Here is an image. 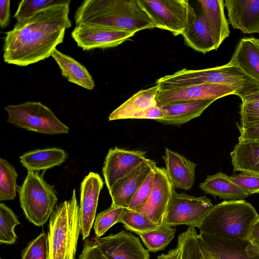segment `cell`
<instances>
[{"instance_id":"cell-9","label":"cell","mask_w":259,"mask_h":259,"mask_svg":"<svg viewBox=\"0 0 259 259\" xmlns=\"http://www.w3.org/2000/svg\"><path fill=\"white\" fill-rule=\"evenodd\" d=\"M213 206L206 196L196 197L175 191L162 225L171 227L185 225L198 228Z\"/></svg>"},{"instance_id":"cell-36","label":"cell","mask_w":259,"mask_h":259,"mask_svg":"<svg viewBox=\"0 0 259 259\" xmlns=\"http://www.w3.org/2000/svg\"><path fill=\"white\" fill-rule=\"evenodd\" d=\"M155 168L152 170L147 176L136 192L128 207L126 209L136 210L144 205L147 201L153 187Z\"/></svg>"},{"instance_id":"cell-18","label":"cell","mask_w":259,"mask_h":259,"mask_svg":"<svg viewBox=\"0 0 259 259\" xmlns=\"http://www.w3.org/2000/svg\"><path fill=\"white\" fill-rule=\"evenodd\" d=\"M162 158L166 174L174 187L190 190L195 183L197 164L168 148H165Z\"/></svg>"},{"instance_id":"cell-10","label":"cell","mask_w":259,"mask_h":259,"mask_svg":"<svg viewBox=\"0 0 259 259\" xmlns=\"http://www.w3.org/2000/svg\"><path fill=\"white\" fill-rule=\"evenodd\" d=\"M229 95H236L229 87L217 83H204L171 88L159 87L156 96L157 105L204 100H217Z\"/></svg>"},{"instance_id":"cell-28","label":"cell","mask_w":259,"mask_h":259,"mask_svg":"<svg viewBox=\"0 0 259 259\" xmlns=\"http://www.w3.org/2000/svg\"><path fill=\"white\" fill-rule=\"evenodd\" d=\"M188 46L203 54L215 50L205 17L201 12L197 15L194 24L182 35Z\"/></svg>"},{"instance_id":"cell-23","label":"cell","mask_w":259,"mask_h":259,"mask_svg":"<svg viewBox=\"0 0 259 259\" xmlns=\"http://www.w3.org/2000/svg\"><path fill=\"white\" fill-rule=\"evenodd\" d=\"M67 153L56 147L36 149L28 151L19 157L20 162L27 171H44L60 166L65 162Z\"/></svg>"},{"instance_id":"cell-5","label":"cell","mask_w":259,"mask_h":259,"mask_svg":"<svg viewBox=\"0 0 259 259\" xmlns=\"http://www.w3.org/2000/svg\"><path fill=\"white\" fill-rule=\"evenodd\" d=\"M44 173L28 171L18 192L26 218L36 226H42L54 210L58 198L54 186L44 179Z\"/></svg>"},{"instance_id":"cell-42","label":"cell","mask_w":259,"mask_h":259,"mask_svg":"<svg viewBox=\"0 0 259 259\" xmlns=\"http://www.w3.org/2000/svg\"><path fill=\"white\" fill-rule=\"evenodd\" d=\"M10 18V1H0V25L2 29L7 27Z\"/></svg>"},{"instance_id":"cell-33","label":"cell","mask_w":259,"mask_h":259,"mask_svg":"<svg viewBox=\"0 0 259 259\" xmlns=\"http://www.w3.org/2000/svg\"><path fill=\"white\" fill-rule=\"evenodd\" d=\"M124 209L123 207L111 205L99 213L94 224L96 236L101 237L114 225L119 223Z\"/></svg>"},{"instance_id":"cell-38","label":"cell","mask_w":259,"mask_h":259,"mask_svg":"<svg viewBox=\"0 0 259 259\" xmlns=\"http://www.w3.org/2000/svg\"><path fill=\"white\" fill-rule=\"evenodd\" d=\"M230 177L234 183L249 195L259 193V177L240 172Z\"/></svg>"},{"instance_id":"cell-39","label":"cell","mask_w":259,"mask_h":259,"mask_svg":"<svg viewBox=\"0 0 259 259\" xmlns=\"http://www.w3.org/2000/svg\"><path fill=\"white\" fill-rule=\"evenodd\" d=\"M78 259H108L92 239H85Z\"/></svg>"},{"instance_id":"cell-46","label":"cell","mask_w":259,"mask_h":259,"mask_svg":"<svg viewBox=\"0 0 259 259\" xmlns=\"http://www.w3.org/2000/svg\"><path fill=\"white\" fill-rule=\"evenodd\" d=\"M248 250L252 253L259 255V242L255 243H250L247 247Z\"/></svg>"},{"instance_id":"cell-24","label":"cell","mask_w":259,"mask_h":259,"mask_svg":"<svg viewBox=\"0 0 259 259\" xmlns=\"http://www.w3.org/2000/svg\"><path fill=\"white\" fill-rule=\"evenodd\" d=\"M159 88L155 84L138 92L115 109L109 116V120L133 119L137 114L157 105L156 96Z\"/></svg>"},{"instance_id":"cell-20","label":"cell","mask_w":259,"mask_h":259,"mask_svg":"<svg viewBox=\"0 0 259 259\" xmlns=\"http://www.w3.org/2000/svg\"><path fill=\"white\" fill-rule=\"evenodd\" d=\"M198 235L218 259H259L258 254L248 250L247 247L251 243L249 240H223L203 233Z\"/></svg>"},{"instance_id":"cell-7","label":"cell","mask_w":259,"mask_h":259,"mask_svg":"<svg viewBox=\"0 0 259 259\" xmlns=\"http://www.w3.org/2000/svg\"><path fill=\"white\" fill-rule=\"evenodd\" d=\"M155 27L174 35H183L196 21L197 15L187 0H137Z\"/></svg>"},{"instance_id":"cell-44","label":"cell","mask_w":259,"mask_h":259,"mask_svg":"<svg viewBox=\"0 0 259 259\" xmlns=\"http://www.w3.org/2000/svg\"><path fill=\"white\" fill-rule=\"evenodd\" d=\"M198 241L200 250V259H218L215 254L205 246L199 235Z\"/></svg>"},{"instance_id":"cell-41","label":"cell","mask_w":259,"mask_h":259,"mask_svg":"<svg viewBox=\"0 0 259 259\" xmlns=\"http://www.w3.org/2000/svg\"><path fill=\"white\" fill-rule=\"evenodd\" d=\"M164 116V112L161 108L156 105L137 114L133 119H148L156 121L163 118Z\"/></svg>"},{"instance_id":"cell-16","label":"cell","mask_w":259,"mask_h":259,"mask_svg":"<svg viewBox=\"0 0 259 259\" xmlns=\"http://www.w3.org/2000/svg\"><path fill=\"white\" fill-rule=\"evenodd\" d=\"M156 167L153 160L147 158L132 172L117 181L109 190L112 199L111 205L127 208L139 188Z\"/></svg>"},{"instance_id":"cell-27","label":"cell","mask_w":259,"mask_h":259,"mask_svg":"<svg viewBox=\"0 0 259 259\" xmlns=\"http://www.w3.org/2000/svg\"><path fill=\"white\" fill-rule=\"evenodd\" d=\"M51 56L58 64L62 75L69 81L87 90H92L94 88L93 78L82 64L57 49Z\"/></svg>"},{"instance_id":"cell-47","label":"cell","mask_w":259,"mask_h":259,"mask_svg":"<svg viewBox=\"0 0 259 259\" xmlns=\"http://www.w3.org/2000/svg\"><path fill=\"white\" fill-rule=\"evenodd\" d=\"M241 100L259 101V91L242 98Z\"/></svg>"},{"instance_id":"cell-4","label":"cell","mask_w":259,"mask_h":259,"mask_svg":"<svg viewBox=\"0 0 259 259\" xmlns=\"http://www.w3.org/2000/svg\"><path fill=\"white\" fill-rule=\"evenodd\" d=\"M75 189L69 200L57 205L49 220V259H75L81 225Z\"/></svg>"},{"instance_id":"cell-32","label":"cell","mask_w":259,"mask_h":259,"mask_svg":"<svg viewBox=\"0 0 259 259\" xmlns=\"http://www.w3.org/2000/svg\"><path fill=\"white\" fill-rule=\"evenodd\" d=\"M20 224L18 217L5 203H0V242L1 244H14L17 239L15 227Z\"/></svg>"},{"instance_id":"cell-34","label":"cell","mask_w":259,"mask_h":259,"mask_svg":"<svg viewBox=\"0 0 259 259\" xmlns=\"http://www.w3.org/2000/svg\"><path fill=\"white\" fill-rule=\"evenodd\" d=\"M65 0H24L21 1L14 15L17 22L29 17L34 13L64 2Z\"/></svg>"},{"instance_id":"cell-48","label":"cell","mask_w":259,"mask_h":259,"mask_svg":"<svg viewBox=\"0 0 259 259\" xmlns=\"http://www.w3.org/2000/svg\"><path fill=\"white\" fill-rule=\"evenodd\" d=\"M257 142H259V141H257Z\"/></svg>"},{"instance_id":"cell-40","label":"cell","mask_w":259,"mask_h":259,"mask_svg":"<svg viewBox=\"0 0 259 259\" xmlns=\"http://www.w3.org/2000/svg\"><path fill=\"white\" fill-rule=\"evenodd\" d=\"M236 126L240 132L238 142L259 141V123L247 127H241L236 122Z\"/></svg>"},{"instance_id":"cell-19","label":"cell","mask_w":259,"mask_h":259,"mask_svg":"<svg viewBox=\"0 0 259 259\" xmlns=\"http://www.w3.org/2000/svg\"><path fill=\"white\" fill-rule=\"evenodd\" d=\"M215 100L185 101L158 105L164 112V117L156 121L164 125H180L200 116Z\"/></svg>"},{"instance_id":"cell-29","label":"cell","mask_w":259,"mask_h":259,"mask_svg":"<svg viewBox=\"0 0 259 259\" xmlns=\"http://www.w3.org/2000/svg\"><path fill=\"white\" fill-rule=\"evenodd\" d=\"M176 228L161 225L156 230L138 234L147 250L156 252L165 249L175 237Z\"/></svg>"},{"instance_id":"cell-8","label":"cell","mask_w":259,"mask_h":259,"mask_svg":"<svg viewBox=\"0 0 259 259\" xmlns=\"http://www.w3.org/2000/svg\"><path fill=\"white\" fill-rule=\"evenodd\" d=\"M188 85L206 83L225 85L233 88L241 99L259 91V83L240 67L229 62L223 66L199 70L187 69L184 74Z\"/></svg>"},{"instance_id":"cell-21","label":"cell","mask_w":259,"mask_h":259,"mask_svg":"<svg viewBox=\"0 0 259 259\" xmlns=\"http://www.w3.org/2000/svg\"><path fill=\"white\" fill-rule=\"evenodd\" d=\"M198 2L206 19L217 50L230 34L224 13V1L199 0Z\"/></svg>"},{"instance_id":"cell-13","label":"cell","mask_w":259,"mask_h":259,"mask_svg":"<svg viewBox=\"0 0 259 259\" xmlns=\"http://www.w3.org/2000/svg\"><path fill=\"white\" fill-rule=\"evenodd\" d=\"M146 159V153L142 151L118 147L109 149L102 168L108 191L117 181L132 172Z\"/></svg>"},{"instance_id":"cell-49","label":"cell","mask_w":259,"mask_h":259,"mask_svg":"<svg viewBox=\"0 0 259 259\" xmlns=\"http://www.w3.org/2000/svg\"><path fill=\"white\" fill-rule=\"evenodd\" d=\"M1 259H2V258H1Z\"/></svg>"},{"instance_id":"cell-14","label":"cell","mask_w":259,"mask_h":259,"mask_svg":"<svg viewBox=\"0 0 259 259\" xmlns=\"http://www.w3.org/2000/svg\"><path fill=\"white\" fill-rule=\"evenodd\" d=\"M174 191L165 169L156 167L152 192L146 203L136 211L147 215L157 225H161Z\"/></svg>"},{"instance_id":"cell-45","label":"cell","mask_w":259,"mask_h":259,"mask_svg":"<svg viewBox=\"0 0 259 259\" xmlns=\"http://www.w3.org/2000/svg\"><path fill=\"white\" fill-rule=\"evenodd\" d=\"M157 258V259H181V251L177 246L176 248L170 249L166 254H161Z\"/></svg>"},{"instance_id":"cell-15","label":"cell","mask_w":259,"mask_h":259,"mask_svg":"<svg viewBox=\"0 0 259 259\" xmlns=\"http://www.w3.org/2000/svg\"><path fill=\"white\" fill-rule=\"evenodd\" d=\"M103 184L100 176L94 172H90L81 183L79 212L80 233L84 240L89 236L93 227L99 195Z\"/></svg>"},{"instance_id":"cell-12","label":"cell","mask_w":259,"mask_h":259,"mask_svg":"<svg viewBox=\"0 0 259 259\" xmlns=\"http://www.w3.org/2000/svg\"><path fill=\"white\" fill-rule=\"evenodd\" d=\"M92 239L108 259H149V251L130 232L121 231L104 237L95 236Z\"/></svg>"},{"instance_id":"cell-1","label":"cell","mask_w":259,"mask_h":259,"mask_svg":"<svg viewBox=\"0 0 259 259\" xmlns=\"http://www.w3.org/2000/svg\"><path fill=\"white\" fill-rule=\"evenodd\" d=\"M71 1L65 0L15 24L6 33L3 59L10 64L26 66L51 56L71 25Z\"/></svg>"},{"instance_id":"cell-6","label":"cell","mask_w":259,"mask_h":259,"mask_svg":"<svg viewBox=\"0 0 259 259\" xmlns=\"http://www.w3.org/2000/svg\"><path fill=\"white\" fill-rule=\"evenodd\" d=\"M7 122L15 127L37 133L53 135L68 134L69 127L52 110L39 102L27 101L5 107Z\"/></svg>"},{"instance_id":"cell-43","label":"cell","mask_w":259,"mask_h":259,"mask_svg":"<svg viewBox=\"0 0 259 259\" xmlns=\"http://www.w3.org/2000/svg\"><path fill=\"white\" fill-rule=\"evenodd\" d=\"M248 240L251 243L259 242V215L251 226Z\"/></svg>"},{"instance_id":"cell-17","label":"cell","mask_w":259,"mask_h":259,"mask_svg":"<svg viewBox=\"0 0 259 259\" xmlns=\"http://www.w3.org/2000/svg\"><path fill=\"white\" fill-rule=\"evenodd\" d=\"M228 20L243 33H259V0H225Z\"/></svg>"},{"instance_id":"cell-2","label":"cell","mask_w":259,"mask_h":259,"mask_svg":"<svg viewBox=\"0 0 259 259\" xmlns=\"http://www.w3.org/2000/svg\"><path fill=\"white\" fill-rule=\"evenodd\" d=\"M76 25L111 27L137 32L155 28L137 0H85L76 9Z\"/></svg>"},{"instance_id":"cell-31","label":"cell","mask_w":259,"mask_h":259,"mask_svg":"<svg viewBox=\"0 0 259 259\" xmlns=\"http://www.w3.org/2000/svg\"><path fill=\"white\" fill-rule=\"evenodd\" d=\"M119 223L123 224L126 230L137 235L156 230L159 226L147 215L126 208L124 209Z\"/></svg>"},{"instance_id":"cell-37","label":"cell","mask_w":259,"mask_h":259,"mask_svg":"<svg viewBox=\"0 0 259 259\" xmlns=\"http://www.w3.org/2000/svg\"><path fill=\"white\" fill-rule=\"evenodd\" d=\"M239 114L241 127L259 123V101L242 100Z\"/></svg>"},{"instance_id":"cell-30","label":"cell","mask_w":259,"mask_h":259,"mask_svg":"<svg viewBox=\"0 0 259 259\" xmlns=\"http://www.w3.org/2000/svg\"><path fill=\"white\" fill-rule=\"evenodd\" d=\"M18 174L7 160L0 158V200H12L16 196Z\"/></svg>"},{"instance_id":"cell-22","label":"cell","mask_w":259,"mask_h":259,"mask_svg":"<svg viewBox=\"0 0 259 259\" xmlns=\"http://www.w3.org/2000/svg\"><path fill=\"white\" fill-rule=\"evenodd\" d=\"M229 62L240 67L259 83V38L241 39Z\"/></svg>"},{"instance_id":"cell-3","label":"cell","mask_w":259,"mask_h":259,"mask_svg":"<svg viewBox=\"0 0 259 259\" xmlns=\"http://www.w3.org/2000/svg\"><path fill=\"white\" fill-rule=\"evenodd\" d=\"M258 215L245 200H225L213 206L199 227V233L223 240H248L251 226Z\"/></svg>"},{"instance_id":"cell-26","label":"cell","mask_w":259,"mask_h":259,"mask_svg":"<svg viewBox=\"0 0 259 259\" xmlns=\"http://www.w3.org/2000/svg\"><path fill=\"white\" fill-rule=\"evenodd\" d=\"M230 156L234 172L259 177V142H238Z\"/></svg>"},{"instance_id":"cell-35","label":"cell","mask_w":259,"mask_h":259,"mask_svg":"<svg viewBox=\"0 0 259 259\" xmlns=\"http://www.w3.org/2000/svg\"><path fill=\"white\" fill-rule=\"evenodd\" d=\"M21 259H49L48 237L45 233L28 243L22 252Z\"/></svg>"},{"instance_id":"cell-25","label":"cell","mask_w":259,"mask_h":259,"mask_svg":"<svg viewBox=\"0 0 259 259\" xmlns=\"http://www.w3.org/2000/svg\"><path fill=\"white\" fill-rule=\"evenodd\" d=\"M199 188L205 194L224 200H244L249 196L232 181L230 176L221 171L207 176L204 181L200 184Z\"/></svg>"},{"instance_id":"cell-11","label":"cell","mask_w":259,"mask_h":259,"mask_svg":"<svg viewBox=\"0 0 259 259\" xmlns=\"http://www.w3.org/2000/svg\"><path fill=\"white\" fill-rule=\"evenodd\" d=\"M136 32L119 28L76 25L71 36L83 50L106 49L116 47Z\"/></svg>"}]
</instances>
